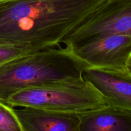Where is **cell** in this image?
I'll use <instances>...</instances> for the list:
<instances>
[{
  "mask_svg": "<svg viewBox=\"0 0 131 131\" xmlns=\"http://www.w3.org/2000/svg\"><path fill=\"white\" fill-rule=\"evenodd\" d=\"M106 0L0 2V43L33 51L60 47Z\"/></svg>",
  "mask_w": 131,
  "mask_h": 131,
  "instance_id": "cell-1",
  "label": "cell"
},
{
  "mask_svg": "<svg viewBox=\"0 0 131 131\" xmlns=\"http://www.w3.org/2000/svg\"><path fill=\"white\" fill-rule=\"evenodd\" d=\"M88 65L69 47L35 51L0 65V101L17 91L55 81L83 78Z\"/></svg>",
  "mask_w": 131,
  "mask_h": 131,
  "instance_id": "cell-2",
  "label": "cell"
},
{
  "mask_svg": "<svg viewBox=\"0 0 131 131\" xmlns=\"http://www.w3.org/2000/svg\"><path fill=\"white\" fill-rule=\"evenodd\" d=\"M11 107H32L51 111L81 113L108 104L83 78L49 82L17 91L7 99Z\"/></svg>",
  "mask_w": 131,
  "mask_h": 131,
  "instance_id": "cell-3",
  "label": "cell"
},
{
  "mask_svg": "<svg viewBox=\"0 0 131 131\" xmlns=\"http://www.w3.org/2000/svg\"><path fill=\"white\" fill-rule=\"evenodd\" d=\"M111 35H131V0H106L63 43L72 49Z\"/></svg>",
  "mask_w": 131,
  "mask_h": 131,
  "instance_id": "cell-4",
  "label": "cell"
},
{
  "mask_svg": "<svg viewBox=\"0 0 131 131\" xmlns=\"http://www.w3.org/2000/svg\"><path fill=\"white\" fill-rule=\"evenodd\" d=\"M70 49L89 67L125 69L131 56V35L105 36Z\"/></svg>",
  "mask_w": 131,
  "mask_h": 131,
  "instance_id": "cell-5",
  "label": "cell"
},
{
  "mask_svg": "<svg viewBox=\"0 0 131 131\" xmlns=\"http://www.w3.org/2000/svg\"><path fill=\"white\" fill-rule=\"evenodd\" d=\"M82 77L108 104L131 110V72L127 69H111L86 67Z\"/></svg>",
  "mask_w": 131,
  "mask_h": 131,
  "instance_id": "cell-6",
  "label": "cell"
},
{
  "mask_svg": "<svg viewBox=\"0 0 131 131\" xmlns=\"http://www.w3.org/2000/svg\"><path fill=\"white\" fill-rule=\"evenodd\" d=\"M14 107L23 131H79V115L32 107Z\"/></svg>",
  "mask_w": 131,
  "mask_h": 131,
  "instance_id": "cell-7",
  "label": "cell"
},
{
  "mask_svg": "<svg viewBox=\"0 0 131 131\" xmlns=\"http://www.w3.org/2000/svg\"><path fill=\"white\" fill-rule=\"evenodd\" d=\"M78 115L79 131H131V110L107 104Z\"/></svg>",
  "mask_w": 131,
  "mask_h": 131,
  "instance_id": "cell-8",
  "label": "cell"
},
{
  "mask_svg": "<svg viewBox=\"0 0 131 131\" xmlns=\"http://www.w3.org/2000/svg\"><path fill=\"white\" fill-rule=\"evenodd\" d=\"M0 131H23L14 107L0 101Z\"/></svg>",
  "mask_w": 131,
  "mask_h": 131,
  "instance_id": "cell-9",
  "label": "cell"
},
{
  "mask_svg": "<svg viewBox=\"0 0 131 131\" xmlns=\"http://www.w3.org/2000/svg\"><path fill=\"white\" fill-rule=\"evenodd\" d=\"M33 52L35 51L0 43V65L13 59Z\"/></svg>",
  "mask_w": 131,
  "mask_h": 131,
  "instance_id": "cell-10",
  "label": "cell"
},
{
  "mask_svg": "<svg viewBox=\"0 0 131 131\" xmlns=\"http://www.w3.org/2000/svg\"><path fill=\"white\" fill-rule=\"evenodd\" d=\"M127 69L129 70L131 72V56L130 59L129 60V61L127 63Z\"/></svg>",
  "mask_w": 131,
  "mask_h": 131,
  "instance_id": "cell-11",
  "label": "cell"
},
{
  "mask_svg": "<svg viewBox=\"0 0 131 131\" xmlns=\"http://www.w3.org/2000/svg\"><path fill=\"white\" fill-rule=\"evenodd\" d=\"M12 1V0H0V2H4V1Z\"/></svg>",
  "mask_w": 131,
  "mask_h": 131,
  "instance_id": "cell-12",
  "label": "cell"
}]
</instances>
